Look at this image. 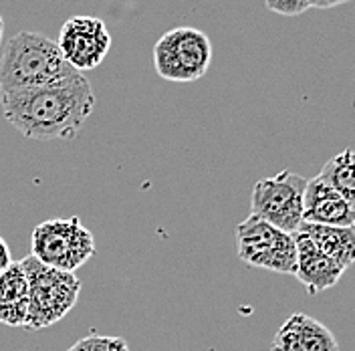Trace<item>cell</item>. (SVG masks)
Returning <instances> with one entry per match:
<instances>
[{"label":"cell","mask_w":355,"mask_h":351,"mask_svg":"<svg viewBox=\"0 0 355 351\" xmlns=\"http://www.w3.org/2000/svg\"><path fill=\"white\" fill-rule=\"evenodd\" d=\"M307 178L281 170L254 184L250 196V214L268 224L295 234L303 224V194Z\"/></svg>","instance_id":"cell-7"},{"label":"cell","mask_w":355,"mask_h":351,"mask_svg":"<svg viewBox=\"0 0 355 351\" xmlns=\"http://www.w3.org/2000/svg\"><path fill=\"white\" fill-rule=\"evenodd\" d=\"M15 263L12 261V255H10V248H8V244H6V241L0 237V275L10 266V264Z\"/></svg>","instance_id":"cell-17"},{"label":"cell","mask_w":355,"mask_h":351,"mask_svg":"<svg viewBox=\"0 0 355 351\" xmlns=\"http://www.w3.org/2000/svg\"><path fill=\"white\" fill-rule=\"evenodd\" d=\"M4 119L26 139H75L95 108V95L83 73L65 81L2 93Z\"/></svg>","instance_id":"cell-1"},{"label":"cell","mask_w":355,"mask_h":351,"mask_svg":"<svg viewBox=\"0 0 355 351\" xmlns=\"http://www.w3.org/2000/svg\"><path fill=\"white\" fill-rule=\"evenodd\" d=\"M21 264L28 281V315L22 329L41 331L65 319L81 295L79 277L39 263L33 255Z\"/></svg>","instance_id":"cell-3"},{"label":"cell","mask_w":355,"mask_h":351,"mask_svg":"<svg viewBox=\"0 0 355 351\" xmlns=\"http://www.w3.org/2000/svg\"><path fill=\"white\" fill-rule=\"evenodd\" d=\"M2 35H4V19L0 15V43H2Z\"/></svg>","instance_id":"cell-19"},{"label":"cell","mask_w":355,"mask_h":351,"mask_svg":"<svg viewBox=\"0 0 355 351\" xmlns=\"http://www.w3.org/2000/svg\"><path fill=\"white\" fill-rule=\"evenodd\" d=\"M31 255L46 266L75 273L95 255V239L77 216L44 220L33 228Z\"/></svg>","instance_id":"cell-4"},{"label":"cell","mask_w":355,"mask_h":351,"mask_svg":"<svg viewBox=\"0 0 355 351\" xmlns=\"http://www.w3.org/2000/svg\"><path fill=\"white\" fill-rule=\"evenodd\" d=\"M270 351H339L331 331L307 313H293L277 331Z\"/></svg>","instance_id":"cell-10"},{"label":"cell","mask_w":355,"mask_h":351,"mask_svg":"<svg viewBox=\"0 0 355 351\" xmlns=\"http://www.w3.org/2000/svg\"><path fill=\"white\" fill-rule=\"evenodd\" d=\"M301 234H305L323 255H327L333 263H337L343 271L354 264L355 257V232L354 228H339L303 222L299 226Z\"/></svg>","instance_id":"cell-13"},{"label":"cell","mask_w":355,"mask_h":351,"mask_svg":"<svg viewBox=\"0 0 355 351\" xmlns=\"http://www.w3.org/2000/svg\"><path fill=\"white\" fill-rule=\"evenodd\" d=\"M212 63V43L194 26H178L164 33L154 44L155 73L174 83L202 79Z\"/></svg>","instance_id":"cell-5"},{"label":"cell","mask_w":355,"mask_h":351,"mask_svg":"<svg viewBox=\"0 0 355 351\" xmlns=\"http://www.w3.org/2000/svg\"><path fill=\"white\" fill-rule=\"evenodd\" d=\"M236 252L246 266L295 275V237L252 214L236 226Z\"/></svg>","instance_id":"cell-6"},{"label":"cell","mask_w":355,"mask_h":351,"mask_svg":"<svg viewBox=\"0 0 355 351\" xmlns=\"http://www.w3.org/2000/svg\"><path fill=\"white\" fill-rule=\"evenodd\" d=\"M57 46L75 71H91L103 63L111 49V35L97 17H71L63 22Z\"/></svg>","instance_id":"cell-8"},{"label":"cell","mask_w":355,"mask_h":351,"mask_svg":"<svg viewBox=\"0 0 355 351\" xmlns=\"http://www.w3.org/2000/svg\"><path fill=\"white\" fill-rule=\"evenodd\" d=\"M355 160L354 152L347 148L337 155H333L331 160L323 166L321 174L317 176L319 180H323L327 186H331L335 192H339L347 202L354 204L355 200Z\"/></svg>","instance_id":"cell-14"},{"label":"cell","mask_w":355,"mask_h":351,"mask_svg":"<svg viewBox=\"0 0 355 351\" xmlns=\"http://www.w3.org/2000/svg\"><path fill=\"white\" fill-rule=\"evenodd\" d=\"M28 315V281L21 261L0 275V323L24 327Z\"/></svg>","instance_id":"cell-12"},{"label":"cell","mask_w":355,"mask_h":351,"mask_svg":"<svg viewBox=\"0 0 355 351\" xmlns=\"http://www.w3.org/2000/svg\"><path fill=\"white\" fill-rule=\"evenodd\" d=\"M266 8L281 17H299L311 8V0H265Z\"/></svg>","instance_id":"cell-16"},{"label":"cell","mask_w":355,"mask_h":351,"mask_svg":"<svg viewBox=\"0 0 355 351\" xmlns=\"http://www.w3.org/2000/svg\"><path fill=\"white\" fill-rule=\"evenodd\" d=\"M75 73L79 71L63 59L57 43L41 33L21 31L8 39L0 51L2 93L53 85L73 77Z\"/></svg>","instance_id":"cell-2"},{"label":"cell","mask_w":355,"mask_h":351,"mask_svg":"<svg viewBox=\"0 0 355 351\" xmlns=\"http://www.w3.org/2000/svg\"><path fill=\"white\" fill-rule=\"evenodd\" d=\"M303 222L354 228V204L347 202L339 192H335L323 180L313 178L307 182L303 194Z\"/></svg>","instance_id":"cell-9"},{"label":"cell","mask_w":355,"mask_h":351,"mask_svg":"<svg viewBox=\"0 0 355 351\" xmlns=\"http://www.w3.org/2000/svg\"><path fill=\"white\" fill-rule=\"evenodd\" d=\"M293 237H295V246H297L295 277L305 286V291L309 295H317L337 285L345 271L337 263H333L327 255H323L305 234L295 232Z\"/></svg>","instance_id":"cell-11"},{"label":"cell","mask_w":355,"mask_h":351,"mask_svg":"<svg viewBox=\"0 0 355 351\" xmlns=\"http://www.w3.org/2000/svg\"><path fill=\"white\" fill-rule=\"evenodd\" d=\"M352 0H311V8H319V10H329L335 6H341V4H347Z\"/></svg>","instance_id":"cell-18"},{"label":"cell","mask_w":355,"mask_h":351,"mask_svg":"<svg viewBox=\"0 0 355 351\" xmlns=\"http://www.w3.org/2000/svg\"><path fill=\"white\" fill-rule=\"evenodd\" d=\"M67 351H132L128 341L113 335H97L89 333L87 337L77 339Z\"/></svg>","instance_id":"cell-15"}]
</instances>
